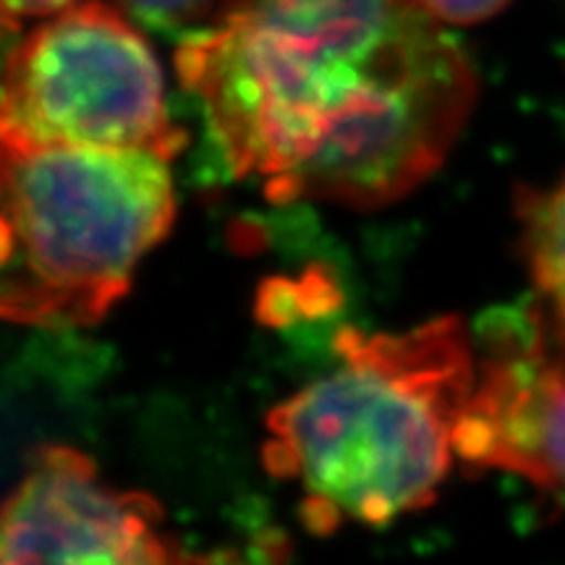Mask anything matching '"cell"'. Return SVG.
<instances>
[{
	"label": "cell",
	"mask_w": 565,
	"mask_h": 565,
	"mask_svg": "<svg viewBox=\"0 0 565 565\" xmlns=\"http://www.w3.org/2000/svg\"><path fill=\"white\" fill-rule=\"evenodd\" d=\"M152 494L118 490L68 445H42L0 500V565L194 561Z\"/></svg>",
	"instance_id": "6"
},
{
	"label": "cell",
	"mask_w": 565,
	"mask_h": 565,
	"mask_svg": "<svg viewBox=\"0 0 565 565\" xmlns=\"http://www.w3.org/2000/svg\"><path fill=\"white\" fill-rule=\"evenodd\" d=\"M456 458L565 494V343L540 303L487 320Z\"/></svg>",
	"instance_id": "5"
},
{
	"label": "cell",
	"mask_w": 565,
	"mask_h": 565,
	"mask_svg": "<svg viewBox=\"0 0 565 565\" xmlns=\"http://www.w3.org/2000/svg\"><path fill=\"white\" fill-rule=\"evenodd\" d=\"M11 32H17V26L9 24V21H6V19H0V40H3L6 34H11Z\"/></svg>",
	"instance_id": "11"
},
{
	"label": "cell",
	"mask_w": 565,
	"mask_h": 565,
	"mask_svg": "<svg viewBox=\"0 0 565 565\" xmlns=\"http://www.w3.org/2000/svg\"><path fill=\"white\" fill-rule=\"evenodd\" d=\"M419 3L443 24L471 26L498 17L511 0H419Z\"/></svg>",
	"instance_id": "9"
},
{
	"label": "cell",
	"mask_w": 565,
	"mask_h": 565,
	"mask_svg": "<svg viewBox=\"0 0 565 565\" xmlns=\"http://www.w3.org/2000/svg\"><path fill=\"white\" fill-rule=\"evenodd\" d=\"M124 11L154 26H181L204 17L212 0H116Z\"/></svg>",
	"instance_id": "8"
},
{
	"label": "cell",
	"mask_w": 565,
	"mask_h": 565,
	"mask_svg": "<svg viewBox=\"0 0 565 565\" xmlns=\"http://www.w3.org/2000/svg\"><path fill=\"white\" fill-rule=\"evenodd\" d=\"M338 366L267 414L263 461L299 484L312 532L380 526L437 498L477 380L461 317L404 333L343 330Z\"/></svg>",
	"instance_id": "2"
},
{
	"label": "cell",
	"mask_w": 565,
	"mask_h": 565,
	"mask_svg": "<svg viewBox=\"0 0 565 565\" xmlns=\"http://www.w3.org/2000/svg\"><path fill=\"white\" fill-rule=\"evenodd\" d=\"M519 215L536 303L565 343V175L545 192L521 194Z\"/></svg>",
	"instance_id": "7"
},
{
	"label": "cell",
	"mask_w": 565,
	"mask_h": 565,
	"mask_svg": "<svg viewBox=\"0 0 565 565\" xmlns=\"http://www.w3.org/2000/svg\"><path fill=\"white\" fill-rule=\"evenodd\" d=\"M74 0H0V19H6L9 24L19 26L21 19H42L53 17Z\"/></svg>",
	"instance_id": "10"
},
{
	"label": "cell",
	"mask_w": 565,
	"mask_h": 565,
	"mask_svg": "<svg viewBox=\"0 0 565 565\" xmlns=\"http://www.w3.org/2000/svg\"><path fill=\"white\" fill-rule=\"evenodd\" d=\"M173 221L168 160L0 145V322H100Z\"/></svg>",
	"instance_id": "3"
},
{
	"label": "cell",
	"mask_w": 565,
	"mask_h": 565,
	"mask_svg": "<svg viewBox=\"0 0 565 565\" xmlns=\"http://www.w3.org/2000/svg\"><path fill=\"white\" fill-rule=\"evenodd\" d=\"M0 145L147 152L171 162L186 145L166 103L152 45L105 0L53 13L0 74Z\"/></svg>",
	"instance_id": "4"
},
{
	"label": "cell",
	"mask_w": 565,
	"mask_h": 565,
	"mask_svg": "<svg viewBox=\"0 0 565 565\" xmlns=\"http://www.w3.org/2000/svg\"><path fill=\"white\" fill-rule=\"evenodd\" d=\"M175 74L238 179L275 204L377 210L469 124L479 76L419 0H231Z\"/></svg>",
	"instance_id": "1"
}]
</instances>
